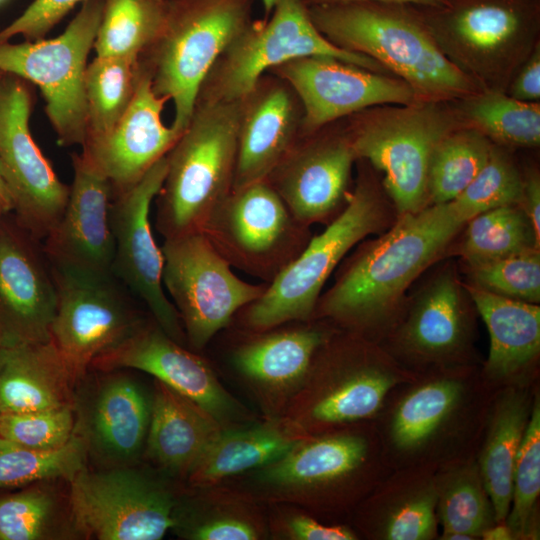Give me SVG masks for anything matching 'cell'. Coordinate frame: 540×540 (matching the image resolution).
Wrapping results in <instances>:
<instances>
[{"label": "cell", "mask_w": 540, "mask_h": 540, "mask_svg": "<svg viewBox=\"0 0 540 540\" xmlns=\"http://www.w3.org/2000/svg\"><path fill=\"white\" fill-rule=\"evenodd\" d=\"M465 224L452 201L398 215L389 231L363 243L345 261L320 295L313 319L367 338L394 316L408 287Z\"/></svg>", "instance_id": "1"}, {"label": "cell", "mask_w": 540, "mask_h": 540, "mask_svg": "<svg viewBox=\"0 0 540 540\" xmlns=\"http://www.w3.org/2000/svg\"><path fill=\"white\" fill-rule=\"evenodd\" d=\"M222 430L208 412L155 379L143 456L163 473L186 479Z\"/></svg>", "instance_id": "28"}, {"label": "cell", "mask_w": 540, "mask_h": 540, "mask_svg": "<svg viewBox=\"0 0 540 540\" xmlns=\"http://www.w3.org/2000/svg\"><path fill=\"white\" fill-rule=\"evenodd\" d=\"M167 0H105L94 50L97 57H139L158 38Z\"/></svg>", "instance_id": "38"}, {"label": "cell", "mask_w": 540, "mask_h": 540, "mask_svg": "<svg viewBox=\"0 0 540 540\" xmlns=\"http://www.w3.org/2000/svg\"><path fill=\"white\" fill-rule=\"evenodd\" d=\"M105 0H85L55 38L0 43V71L37 85L45 112L63 147L82 146L87 133L85 71Z\"/></svg>", "instance_id": "10"}, {"label": "cell", "mask_w": 540, "mask_h": 540, "mask_svg": "<svg viewBox=\"0 0 540 540\" xmlns=\"http://www.w3.org/2000/svg\"><path fill=\"white\" fill-rule=\"evenodd\" d=\"M3 75V72L0 71V77Z\"/></svg>", "instance_id": "59"}, {"label": "cell", "mask_w": 540, "mask_h": 540, "mask_svg": "<svg viewBox=\"0 0 540 540\" xmlns=\"http://www.w3.org/2000/svg\"><path fill=\"white\" fill-rule=\"evenodd\" d=\"M71 160L73 180L68 199L61 217L44 238L43 252L54 267L112 275V185L81 153H73Z\"/></svg>", "instance_id": "23"}, {"label": "cell", "mask_w": 540, "mask_h": 540, "mask_svg": "<svg viewBox=\"0 0 540 540\" xmlns=\"http://www.w3.org/2000/svg\"><path fill=\"white\" fill-rule=\"evenodd\" d=\"M267 516L269 538L286 540H354L356 534L343 525H324L288 504H273Z\"/></svg>", "instance_id": "48"}, {"label": "cell", "mask_w": 540, "mask_h": 540, "mask_svg": "<svg viewBox=\"0 0 540 540\" xmlns=\"http://www.w3.org/2000/svg\"><path fill=\"white\" fill-rule=\"evenodd\" d=\"M141 74L139 57H95L85 71L86 139L110 131L127 110Z\"/></svg>", "instance_id": "37"}, {"label": "cell", "mask_w": 540, "mask_h": 540, "mask_svg": "<svg viewBox=\"0 0 540 540\" xmlns=\"http://www.w3.org/2000/svg\"><path fill=\"white\" fill-rule=\"evenodd\" d=\"M523 185L524 178L521 177L512 159L494 145L477 176L452 202L467 222L474 216L494 208L519 206Z\"/></svg>", "instance_id": "44"}, {"label": "cell", "mask_w": 540, "mask_h": 540, "mask_svg": "<svg viewBox=\"0 0 540 540\" xmlns=\"http://www.w3.org/2000/svg\"><path fill=\"white\" fill-rule=\"evenodd\" d=\"M441 539L444 540H471L474 539L473 537L463 534V533H443Z\"/></svg>", "instance_id": "55"}, {"label": "cell", "mask_w": 540, "mask_h": 540, "mask_svg": "<svg viewBox=\"0 0 540 540\" xmlns=\"http://www.w3.org/2000/svg\"><path fill=\"white\" fill-rule=\"evenodd\" d=\"M78 536L98 540H159L175 525L178 495L135 465L89 470L68 482Z\"/></svg>", "instance_id": "13"}, {"label": "cell", "mask_w": 540, "mask_h": 540, "mask_svg": "<svg viewBox=\"0 0 540 540\" xmlns=\"http://www.w3.org/2000/svg\"><path fill=\"white\" fill-rule=\"evenodd\" d=\"M540 493V407L534 401L517 454L510 510L506 524L514 539L536 535V502Z\"/></svg>", "instance_id": "43"}, {"label": "cell", "mask_w": 540, "mask_h": 540, "mask_svg": "<svg viewBox=\"0 0 540 540\" xmlns=\"http://www.w3.org/2000/svg\"><path fill=\"white\" fill-rule=\"evenodd\" d=\"M468 284L527 303L540 302V252L528 250L468 267Z\"/></svg>", "instance_id": "45"}, {"label": "cell", "mask_w": 540, "mask_h": 540, "mask_svg": "<svg viewBox=\"0 0 540 540\" xmlns=\"http://www.w3.org/2000/svg\"><path fill=\"white\" fill-rule=\"evenodd\" d=\"M278 1L279 0H262L263 8H264V18L270 16V14L273 12Z\"/></svg>", "instance_id": "56"}, {"label": "cell", "mask_w": 540, "mask_h": 540, "mask_svg": "<svg viewBox=\"0 0 540 540\" xmlns=\"http://www.w3.org/2000/svg\"><path fill=\"white\" fill-rule=\"evenodd\" d=\"M7 347H8V346H2V345H0V369H1L2 364H3V362H4V359H5Z\"/></svg>", "instance_id": "58"}, {"label": "cell", "mask_w": 540, "mask_h": 540, "mask_svg": "<svg viewBox=\"0 0 540 540\" xmlns=\"http://www.w3.org/2000/svg\"><path fill=\"white\" fill-rule=\"evenodd\" d=\"M417 8L444 55L482 89L508 88L538 43L540 0H448Z\"/></svg>", "instance_id": "5"}, {"label": "cell", "mask_w": 540, "mask_h": 540, "mask_svg": "<svg viewBox=\"0 0 540 540\" xmlns=\"http://www.w3.org/2000/svg\"><path fill=\"white\" fill-rule=\"evenodd\" d=\"M267 73L285 80L299 97L303 107L301 137L370 107L423 101L395 76L327 55L293 58Z\"/></svg>", "instance_id": "17"}, {"label": "cell", "mask_w": 540, "mask_h": 540, "mask_svg": "<svg viewBox=\"0 0 540 540\" xmlns=\"http://www.w3.org/2000/svg\"><path fill=\"white\" fill-rule=\"evenodd\" d=\"M481 537L485 540H511L514 539L511 529L506 522L495 523L483 531Z\"/></svg>", "instance_id": "53"}, {"label": "cell", "mask_w": 540, "mask_h": 540, "mask_svg": "<svg viewBox=\"0 0 540 540\" xmlns=\"http://www.w3.org/2000/svg\"><path fill=\"white\" fill-rule=\"evenodd\" d=\"M437 484L432 481L396 497L380 513L378 535L388 540H427L437 531Z\"/></svg>", "instance_id": "46"}, {"label": "cell", "mask_w": 540, "mask_h": 540, "mask_svg": "<svg viewBox=\"0 0 540 540\" xmlns=\"http://www.w3.org/2000/svg\"><path fill=\"white\" fill-rule=\"evenodd\" d=\"M104 372L85 391H75L76 430L88 457L102 468L136 465L144 452L151 394L124 373Z\"/></svg>", "instance_id": "22"}, {"label": "cell", "mask_w": 540, "mask_h": 540, "mask_svg": "<svg viewBox=\"0 0 540 540\" xmlns=\"http://www.w3.org/2000/svg\"><path fill=\"white\" fill-rule=\"evenodd\" d=\"M140 67L137 89L125 113L110 131L81 146L80 153L109 180L114 196L139 182L180 136L162 122L169 100L155 94L148 72L141 63Z\"/></svg>", "instance_id": "24"}, {"label": "cell", "mask_w": 540, "mask_h": 540, "mask_svg": "<svg viewBox=\"0 0 540 540\" xmlns=\"http://www.w3.org/2000/svg\"><path fill=\"white\" fill-rule=\"evenodd\" d=\"M463 285L489 333L487 375L494 380L519 375L540 352V307Z\"/></svg>", "instance_id": "32"}, {"label": "cell", "mask_w": 540, "mask_h": 540, "mask_svg": "<svg viewBox=\"0 0 540 540\" xmlns=\"http://www.w3.org/2000/svg\"><path fill=\"white\" fill-rule=\"evenodd\" d=\"M368 455V440L358 432L309 435L271 463L232 479L231 486L261 504L326 507L349 496Z\"/></svg>", "instance_id": "11"}, {"label": "cell", "mask_w": 540, "mask_h": 540, "mask_svg": "<svg viewBox=\"0 0 540 540\" xmlns=\"http://www.w3.org/2000/svg\"><path fill=\"white\" fill-rule=\"evenodd\" d=\"M11 213L0 216V327L14 342L50 340L56 309L52 270Z\"/></svg>", "instance_id": "25"}, {"label": "cell", "mask_w": 540, "mask_h": 540, "mask_svg": "<svg viewBox=\"0 0 540 540\" xmlns=\"http://www.w3.org/2000/svg\"><path fill=\"white\" fill-rule=\"evenodd\" d=\"M12 344H15V343L7 336V334L0 327V345L10 346Z\"/></svg>", "instance_id": "57"}, {"label": "cell", "mask_w": 540, "mask_h": 540, "mask_svg": "<svg viewBox=\"0 0 540 540\" xmlns=\"http://www.w3.org/2000/svg\"><path fill=\"white\" fill-rule=\"evenodd\" d=\"M509 95L525 102H539L540 99V47L536 44L528 58L511 79Z\"/></svg>", "instance_id": "50"}, {"label": "cell", "mask_w": 540, "mask_h": 540, "mask_svg": "<svg viewBox=\"0 0 540 540\" xmlns=\"http://www.w3.org/2000/svg\"><path fill=\"white\" fill-rule=\"evenodd\" d=\"M101 371L136 369L153 376L208 412L224 429L253 423L249 411L220 383L198 354L155 322L142 320L119 344L92 364Z\"/></svg>", "instance_id": "18"}, {"label": "cell", "mask_w": 540, "mask_h": 540, "mask_svg": "<svg viewBox=\"0 0 540 540\" xmlns=\"http://www.w3.org/2000/svg\"><path fill=\"white\" fill-rule=\"evenodd\" d=\"M240 101L195 103L191 118L166 155L156 202L164 239L202 232L233 189Z\"/></svg>", "instance_id": "3"}, {"label": "cell", "mask_w": 540, "mask_h": 540, "mask_svg": "<svg viewBox=\"0 0 540 540\" xmlns=\"http://www.w3.org/2000/svg\"><path fill=\"white\" fill-rule=\"evenodd\" d=\"M308 55L332 56L390 74L375 60L329 42L311 21L304 0H279L269 17L253 19L219 55L204 78L195 103L240 101L271 68Z\"/></svg>", "instance_id": "9"}, {"label": "cell", "mask_w": 540, "mask_h": 540, "mask_svg": "<svg viewBox=\"0 0 540 540\" xmlns=\"http://www.w3.org/2000/svg\"><path fill=\"white\" fill-rule=\"evenodd\" d=\"M493 143L479 131L459 126L435 147L428 171L429 204L457 198L486 163Z\"/></svg>", "instance_id": "39"}, {"label": "cell", "mask_w": 540, "mask_h": 540, "mask_svg": "<svg viewBox=\"0 0 540 540\" xmlns=\"http://www.w3.org/2000/svg\"><path fill=\"white\" fill-rule=\"evenodd\" d=\"M457 100L458 107L453 111L461 126L473 128L503 145H539V102L520 101L495 89H481Z\"/></svg>", "instance_id": "35"}, {"label": "cell", "mask_w": 540, "mask_h": 540, "mask_svg": "<svg viewBox=\"0 0 540 540\" xmlns=\"http://www.w3.org/2000/svg\"><path fill=\"white\" fill-rule=\"evenodd\" d=\"M520 208L529 218L536 237L540 240V179L536 172L524 178Z\"/></svg>", "instance_id": "51"}, {"label": "cell", "mask_w": 540, "mask_h": 540, "mask_svg": "<svg viewBox=\"0 0 540 540\" xmlns=\"http://www.w3.org/2000/svg\"><path fill=\"white\" fill-rule=\"evenodd\" d=\"M309 436L286 415L224 429L186 477L190 487L217 485L259 469Z\"/></svg>", "instance_id": "29"}, {"label": "cell", "mask_w": 540, "mask_h": 540, "mask_svg": "<svg viewBox=\"0 0 540 540\" xmlns=\"http://www.w3.org/2000/svg\"><path fill=\"white\" fill-rule=\"evenodd\" d=\"M466 225L460 255L468 267L540 246L529 218L518 205L485 211L468 220Z\"/></svg>", "instance_id": "40"}, {"label": "cell", "mask_w": 540, "mask_h": 540, "mask_svg": "<svg viewBox=\"0 0 540 540\" xmlns=\"http://www.w3.org/2000/svg\"><path fill=\"white\" fill-rule=\"evenodd\" d=\"M398 381L368 338L334 330L284 415L308 435L367 419Z\"/></svg>", "instance_id": "8"}, {"label": "cell", "mask_w": 540, "mask_h": 540, "mask_svg": "<svg viewBox=\"0 0 540 540\" xmlns=\"http://www.w3.org/2000/svg\"><path fill=\"white\" fill-rule=\"evenodd\" d=\"M352 1H374L381 3L406 4L422 7H442L447 5L448 0H304L307 6L325 5Z\"/></svg>", "instance_id": "52"}, {"label": "cell", "mask_w": 540, "mask_h": 540, "mask_svg": "<svg viewBox=\"0 0 540 540\" xmlns=\"http://www.w3.org/2000/svg\"><path fill=\"white\" fill-rule=\"evenodd\" d=\"M51 270L57 300L50 339L78 382L143 319L126 303L111 275L54 266Z\"/></svg>", "instance_id": "16"}, {"label": "cell", "mask_w": 540, "mask_h": 540, "mask_svg": "<svg viewBox=\"0 0 540 540\" xmlns=\"http://www.w3.org/2000/svg\"><path fill=\"white\" fill-rule=\"evenodd\" d=\"M461 126L438 101L374 106L350 115L345 127L356 159L384 174L397 214L429 205L428 171L437 144Z\"/></svg>", "instance_id": "7"}, {"label": "cell", "mask_w": 540, "mask_h": 540, "mask_svg": "<svg viewBox=\"0 0 540 540\" xmlns=\"http://www.w3.org/2000/svg\"><path fill=\"white\" fill-rule=\"evenodd\" d=\"M531 410L527 395L511 390L498 399L492 413L479 473L496 523L505 522L510 510L515 462Z\"/></svg>", "instance_id": "33"}, {"label": "cell", "mask_w": 540, "mask_h": 540, "mask_svg": "<svg viewBox=\"0 0 540 540\" xmlns=\"http://www.w3.org/2000/svg\"><path fill=\"white\" fill-rule=\"evenodd\" d=\"M155 42L139 56L156 95L171 100L181 134L200 86L225 48L251 23L255 0H167Z\"/></svg>", "instance_id": "6"}, {"label": "cell", "mask_w": 540, "mask_h": 540, "mask_svg": "<svg viewBox=\"0 0 540 540\" xmlns=\"http://www.w3.org/2000/svg\"><path fill=\"white\" fill-rule=\"evenodd\" d=\"M84 438L75 432L55 450H36L0 437V489L23 487L43 480L69 482L87 465Z\"/></svg>", "instance_id": "41"}, {"label": "cell", "mask_w": 540, "mask_h": 540, "mask_svg": "<svg viewBox=\"0 0 540 540\" xmlns=\"http://www.w3.org/2000/svg\"><path fill=\"white\" fill-rule=\"evenodd\" d=\"M356 156L346 128L301 137L266 179L302 224L331 221L345 207Z\"/></svg>", "instance_id": "21"}, {"label": "cell", "mask_w": 540, "mask_h": 540, "mask_svg": "<svg viewBox=\"0 0 540 540\" xmlns=\"http://www.w3.org/2000/svg\"><path fill=\"white\" fill-rule=\"evenodd\" d=\"M166 170L165 156L134 186L113 197L111 224L115 252L112 273L145 303L164 332L184 345L186 338L180 318L163 287L164 258L150 222L151 205L161 189Z\"/></svg>", "instance_id": "19"}, {"label": "cell", "mask_w": 540, "mask_h": 540, "mask_svg": "<svg viewBox=\"0 0 540 540\" xmlns=\"http://www.w3.org/2000/svg\"><path fill=\"white\" fill-rule=\"evenodd\" d=\"M390 207L372 176L359 173L343 210L325 230L312 236L302 252L235 318L244 331H265L313 319L322 289L344 256L391 220Z\"/></svg>", "instance_id": "4"}, {"label": "cell", "mask_w": 540, "mask_h": 540, "mask_svg": "<svg viewBox=\"0 0 540 540\" xmlns=\"http://www.w3.org/2000/svg\"><path fill=\"white\" fill-rule=\"evenodd\" d=\"M246 337L232 349L233 368L254 394L264 417L284 415L314 358L334 332L323 320L289 322Z\"/></svg>", "instance_id": "20"}, {"label": "cell", "mask_w": 540, "mask_h": 540, "mask_svg": "<svg viewBox=\"0 0 540 540\" xmlns=\"http://www.w3.org/2000/svg\"><path fill=\"white\" fill-rule=\"evenodd\" d=\"M85 0H34L14 21L0 29V43L21 35L26 41L44 37L78 4Z\"/></svg>", "instance_id": "49"}, {"label": "cell", "mask_w": 540, "mask_h": 540, "mask_svg": "<svg viewBox=\"0 0 540 540\" xmlns=\"http://www.w3.org/2000/svg\"><path fill=\"white\" fill-rule=\"evenodd\" d=\"M43 480L0 495V540H54L78 536L69 494Z\"/></svg>", "instance_id": "34"}, {"label": "cell", "mask_w": 540, "mask_h": 540, "mask_svg": "<svg viewBox=\"0 0 540 540\" xmlns=\"http://www.w3.org/2000/svg\"><path fill=\"white\" fill-rule=\"evenodd\" d=\"M0 414H1V412H0Z\"/></svg>", "instance_id": "61"}, {"label": "cell", "mask_w": 540, "mask_h": 540, "mask_svg": "<svg viewBox=\"0 0 540 540\" xmlns=\"http://www.w3.org/2000/svg\"><path fill=\"white\" fill-rule=\"evenodd\" d=\"M178 495L173 531L188 540L269 538L262 504L229 484L190 487Z\"/></svg>", "instance_id": "31"}, {"label": "cell", "mask_w": 540, "mask_h": 540, "mask_svg": "<svg viewBox=\"0 0 540 540\" xmlns=\"http://www.w3.org/2000/svg\"><path fill=\"white\" fill-rule=\"evenodd\" d=\"M3 0H0V2H2Z\"/></svg>", "instance_id": "60"}, {"label": "cell", "mask_w": 540, "mask_h": 540, "mask_svg": "<svg viewBox=\"0 0 540 540\" xmlns=\"http://www.w3.org/2000/svg\"><path fill=\"white\" fill-rule=\"evenodd\" d=\"M467 291L454 271L438 272L416 296L399 333L409 355L427 362L456 358L470 336Z\"/></svg>", "instance_id": "27"}, {"label": "cell", "mask_w": 540, "mask_h": 540, "mask_svg": "<svg viewBox=\"0 0 540 540\" xmlns=\"http://www.w3.org/2000/svg\"><path fill=\"white\" fill-rule=\"evenodd\" d=\"M202 232L232 268L267 284L312 237L267 180L232 190Z\"/></svg>", "instance_id": "14"}, {"label": "cell", "mask_w": 540, "mask_h": 540, "mask_svg": "<svg viewBox=\"0 0 540 540\" xmlns=\"http://www.w3.org/2000/svg\"><path fill=\"white\" fill-rule=\"evenodd\" d=\"M76 383L51 339L12 344L0 369V412L74 406Z\"/></svg>", "instance_id": "30"}, {"label": "cell", "mask_w": 540, "mask_h": 540, "mask_svg": "<svg viewBox=\"0 0 540 540\" xmlns=\"http://www.w3.org/2000/svg\"><path fill=\"white\" fill-rule=\"evenodd\" d=\"M307 7L329 42L375 60L421 100H457L482 89L444 55L417 6L352 1Z\"/></svg>", "instance_id": "2"}, {"label": "cell", "mask_w": 540, "mask_h": 540, "mask_svg": "<svg viewBox=\"0 0 540 540\" xmlns=\"http://www.w3.org/2000/svg\"><path fill=\"white\" fill-rule=\"evenodd\" d=\"M436 514L443 533H463L480 537L496 523L490 498L479 470L467 466L448 474L437 485Z\"/></svg>", "instance_id": "42"}, {"label": "cell", "mask_w": 540, "mask_h": 540, "mask_svg": "<svg viewBox=\"0 0 540 540\" xmlns=\"http://www.w3.org/2000/svg\"><path fill=\"white\" fill-rule=\"evenodd\" d=\"M161 250L163 287L196 351L267 289L240 279L203 232L164 239Z\"/></svg>", "instance_id": "12"}, {"label": "cell", "mask_w": 540, "mask_h": 540, "mask_svg": "<svg viewBox=\"0 0 540 540\" xmlns=\"http://www.w3.org/2000/svg\"><path fill=\"white\" fill-rule=\"evenodd\" d=\"M75 426L74 406L0 414V437L36 450L63 447Z\"/></svg>", "instance_id": "47"}, {"label": "cell", "mask_w": 540, "mask_h": 540, "mask_svg": "<svg viewBox=\"0 0 540 540\" xmlns=\"http://www.w3.org/2000/svg\"><path fill=\"white\" fill-rule=\"evenodd\" d=\"M463 397L464 385L454 377L435 378L415 387L393 412V445L404 452L426 445L453 416Z\"/></svg>", "instance_id": "36"}, {"label": "cell", "mask_w": 540, "mask_h": 540, "mask_svg": "<svg viewBox=\"0 0 540 540\" xmlns=\"http://www.w3.org/2000/svg\"><path fill=\"white\" fill-rule=\"evenodd\" d=\"M33 98L26 81L0 77V171L17 224L35 240L44 239L61 217L69 186L56 175L29 127Z\"/></svg>", "instance_id": "15"}, {"label": "cell", "mask_w": 540, "mask_h": 540, "mask_svg": "<svg viewBox=\"0 0 540 540\" xmlns=\"http://www.w3.org/2000/svg\"><path fill=\"white\" fill-rule=\"evenodd\" d=\"M303 107L282 78L265 73L240 100L233 189L263 181L301 138Z\"/></svg>", "instance_id": "26"}, {"label": "cell", "mask_w": 540, "mask_h": 540, "mask_svg": "<svg viewBox=\"0 0 540 540\" xmlns=\"http://www.w3.org/2000/svg\"><path fill=\"white\" fill-rule=\"evenodd\" d=\"M12 211L11 196L0 171V216L10 214Z\"/></svg>", "instance_id": "54"}]
</instances>
